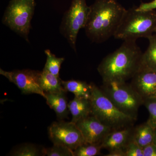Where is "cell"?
<instances>
[{
  "label": "cell",
  "mask_w": 156,
  "mask_h": 156,
  "mask_svg": "<svg viewBox=\"0 0 156 156\" xmlns=\"http://www.w3.org/2000/svg\"><path fill=\"white\" fill-rule=\"evenodd\" d=\"M136 10L140 11H154L156 9V0L147 3H141L138 7H136Z\"/></svg>",
  "instance_id": "d4e9b609"
},
{
  "label": "cell",
  "mask_w": 156,
  "mask_h": 156,
  "mask_svg": "<svg viewBox=\"0 0 156 156\" xmlns=\"http://www.w3.org/2000/svg\"><path fill=\"white\" fill-rule=\"evenodd\" d=\"M133 129L131 126L111 131L101 143V147L109 151L117 149H124L131 140Z\"/></svg>",
  "instance_id": "7c38bea8"
},
{
  "label": "cell",
  "mask_w": 156,
  "mask_h": 156,
  "mask_svg": "<svg viewBox=\"0 0 156 156\" xmlns=\"http://www.w3.org/2000/svg\"><path fill=\"white\" fill-rule=\"evenodd\" d=\"M48 133L53 144L63 146L73 151L85 143L81 131L71 122H54L48 128Z\"/></svg>",
  "instance_id": "ba28073f"
},
{
  "label": "cell",
  "mask_w": 156,
  "mask_h": 156,
  "mask_svg": "<svg viewBox=\"0 0 156 156\" xmlns=\"http://www.w3.org/2000/svg\"><path fill=\"white\" fill-rule=\"evenodd\" d=\"M144 156H156V145L151 144L143 148Z\"/></svg>",
  "instance_id": "484cf974"
},
{
  "label": "cell",
  "mask_w": 156,
  "mask_h": 156,
  "mask_svg": "<svg viewBox=\"0 0 156 156\" xmlns=\"http://www.w3.org/2000/svg\"><path fill=\"white\" fill-rule=\"evenodd\" d=\"M41 72L29 69L5 71L1 69L0 74L13 83L24 94H38L44 98L45 92L39 84Z\"/></svg>",
  "instance_id": "9c48e42d"
},
{
  "label": "cell",
  "mask_w": 156,
  "mask_h": 156,
  "mask_svg": "<svg viewBox=\"0 0 156 156\" xmlns=\"http://www.w3.org/2000/svg\"><path fill=\"white\" fill-rule=\"evenodd\" d=\"M44 147H40L33 144L26 143L18 146L11 151L9 155L13 156H44Z\"/></svg>",
  "instance_id": "d6986e66"
},
{
  "label": "cell",
  "mask_w": 156,
  "mask_h": 156,
  "mask_svg": "<svg viewBox=\"0 0 156 156\" xmlns=\"http://www.w3.org/2000/svg\"><path fill=\"white\" fill-rule=\"evenodd\" d=\"M155 130V129L146 122L133 128L131 140L143 148L153 143Z\"/></svg>",
  "instance_id": "9a60e30c"
},
{
  "label": "cell",
  "mask_w": 156,
  "mask_h": 156,
  "mask_svg": "<svg viewBox=\"0 0 156 156\" xmlns=\"http://www.w3.org/2000/svg\"><path fill=\"white\" fill-rule=\"evenodd\" d=\"M148 47L143 53L140 67L145 68L156 72V34L148 38Z\"/></svg>",
  "instance_id": "ac0fdd59"
},
{
  "label": "cell",
  "mask_w": 156,
  "mask_h": 156,
  "mask_svg": "<svg viewBox=\"0 0 156 156\" xmlns=\"http://www.w3.org/2000/svg\"><path fill=\"white\" fill-rule=\"evenodd\" d=\"M156 29V11H138L134 7L126 10L114 37L124 41H136L140 38H148Z\"/></svg>",
  "instance_id": "3957f363"
},
{
  "label": "cell",
  "mask_w": 156,
  "mask_h": 156,
  "mask_svg": "<svg viewBox=\"0 0 156 156\" xmlns=\"http://www.w3.org/2000/svg\"><path fill=\"white\" fill-rule=\"evenodd\" d=\"M101 144L85 143L73 151V156H94L100 154Z\"/></svg>",
  "instance_id": "44dd1931"
},
{
  "label": "cell",
  "mask_w": 156,
  "mask_h": 156,
  "mask_svg": "<svg viewBox=\"0 0 156 156\" xmlns=\"http://www.w3.org/2000/svg\"><path fill=\"white\" fill-rule=\"evenodd\" d=\"M35 7V0H11L3 16V23L27 39Z\"/></svg>",
  "instance_id": "8992f818"
},
{
  "label": "cell",
  "mask_w": 156,
  "mask_h": 156,
  "mask_svg": "<svg viewBox=\"0 0 156 156\" xmlns=\"http://www.w3.org/2000/svg\"><path fill=\"white\" fill-rule=\"evenodd\" d=\"M144 105L149 113V117L147 122L153 128L156 129V99H150L144 102Z\"/></svg>",
  "instance_id": "603a6c76"
},
{
  "label": "cell",
  "mask_w": 156,
  "mask_h": 156,
  "mask_svg": "<svg viewBox=\"0 0 156 156\" xmlns=\"http://www.w3.org/2000/svg\"><path fill=\"white\" fill-rule=\"evenodd\" d=\"M45 53L47 56V61L44 69L59 77V70L65 58L56 57L49 50H45Z\"/></svg>",
  "instance_id": "ffe728a7"
},
{
  "label": "cell",
  "mask_w": 156,
  "mask_h": 156,
  "mask_svg": "<svg viewBox=\"0 0 156 156\" xmlns=\"http://www.w3.org/2000/svg\"><path fill=\"white\" fill-rule=\"evenodd\" d=\"M39 84L45 93H55L66 92L62 86L60 78L44 69L41 72Z\"/></svg>",
  "instance_id": "2e32d148"
},
{
  "label": "cell",
  "mask_w": 156,
  "mask_h": 156,
  "mask_svg": "<svg viewBox=\"0 0 156 156\" xmlns=\"http://www.w3.org/2000/svg\"><path fill=\"white\" fill-rule=\"evenodd\" d=\"M154 144H156V129L155 130V134L154 136V140H153V143Z\"/></svg>",
  "instance_id": "83f0119b"
},
{
  "label": "cell",
  "mask_w": 156,
  "mask_h": 156,
  "mask_svg": "<svg viewBox=\"0 0 156 156\" xmlns=\"http://www.w3.org/2000/svg\"><path fill=\"white\" fill-rule=\"evenodd\" d=\"M76 125L87 143L101 144L107 134L113 131L92 114L78 121Z\"/></svg>",
  "instance_id": "8fae6325"
},
{
  "label": "cell",
  "mask_w": 156,
  "mask_h": 156,
  "mask_svg": "<svg viewBox=\"0 0 156 156\" xmlns=\"http://www.w3.org/2000/svg\"><path fill=\"white\" fill-rule=\"evenodd\" d=\"M44 156H73V151L68 148L58 144H53L51 147L43 149Z\"/></svg>",
  "instance_id": "7402d4cb"
},
{
  "label": "cell",
  "mask_w": 156,
  "mask_h": 156,
  "mask_svg": "<svg viewBox=\"0 0 156 156\" xmlns=\"http://www.w3.org/2000/svg\"><path fill=\"white\" fill-rule=\"evenodd\" d=\"M130 84L144 102L156 99V72L140 67L131 79Z\"/></svg>",
  "instance_id": "30bf717a"
},
{
  "label": "cell",
  "mask_w": 156,
  "mask_h": 156,
  "mask_svg": "<svg viewBox=\"0 0 156 156\" xmlns=\"http://www.w3.org/2000/svg\"><path fill=\"white\" fill-rule=\"evenodd\" d=\"M62 83L66 92L68 91L73 93L75 97L91 99L93 84H89L86 82L76 80H62Z\"/></svg>",
  "instance_id": "e0dca14e"
},
{
  "label": "cell",
  "mask_w": 156,
  "mask_h": 156,
  "mask_svg": "<svg viewBox=\"0 0 156 156\" xmlns=\"http://www.w3.org/2000/svg\"><path fill=\"white\" fill-rule=\"evenodd\" d=\"M155 34H156V29L155 31Z\"/></svg>",
  "instance_id": "f1b7e54d"
},
{
  "label": "cell",
  "mask_w": 156,
  "mask_h": 156,
  "mask_svg": "<svg viewBox=\"0 0 156 156\" xmlns=\"http://www.w3.org/2000/svg\"><path fill=\"white\" fill-rule=\"evenodd\" d=\"M89 12L86 0H73L62 21L60 32L75 51L78 33L87 25Z\"/></svg>",
  "instance_id": "52a82bcc"
},
{
  "label": "cell",
  "mask_w": 156,
  "mask_h": 156,
  "mask_svg": "<svg viewBox=\"0 0 156 156\" xmlns=\"http://www.w3.org/2000/svg\"><path fill=\"white\" fill-rule=\"evenodd\" d=\"M121 111L137 119L140 107L144 101L130 84L125 81L103 82L100 88Z\"/></svg>",
  "instance_id": "5b68a950"
},
{
  "label": "cell",
  "mask_w": 156,
  "mask_h": 156,
  "mask_svg": "<svg viewBox=\"0 0 156 156\" xmlns=\"http://www.w3.org/2000/svg\"><path fill=\"white\" fill-rule=\"evenodd\" d=\"M66 92L45 93L44 98L47 101V104L50 108L54 111L59 120L67 118L69 112L67 98L66 96Z\"/></svg>",
  "instance_id": "4fadbf2b"
},
{
  "label": "cell",
  "mask_w": 156,
  "mask_h": 156,
  "mask_svg": "<svg viewBox=\"0 0 156 156\" xmlns=\"http://www.w3.org/2000/svg\"><path fill=\"white\" fill-rule=\"evenodd\" d=\"M89 7L84 28L87 36L98 43L114 37L127 10L116 0H95Z\"/></svg>",
  "instance_id": "6da1fadb"
},
{
  "label": "cell",
  "mask_w": 156,
  "mask_h": 156,
  "mask_svg": "<svg viewBox=\"0 0 156 156\" xmlns=\"http://www.w3.org/2000/svg\"><path fill=\"white\" fill-rule=\"evenodd\" d=\"M69 109L72 115L71 122L76 124L78 121L92 114L91 100L75 97L68 104Z\"/></svg>",
  "instance_id": "5bb4252c"
},
{
  "label": "cell",
  "mask_w": 156,
  "mask_h": 156,
  "mask_svg": "<svg viewBox=\"0 0 156 156\" xmlns=\"http://www.w3.org/2000/svg\"><path fill=\"white\" fill-rule=\"evenodd\" d=\"M136 41H126L102 59L98 67L102 82L132 79L141 66L143 53Z\"/></svg>",
  "instance_id": "7a4b0ae2"
},
{
  "label": "cell",
  "mask_w": 156,
  "mask_h": 156,
  "mask_svg": "<svg viewBox=\"0 0 156 156\" xmlns=\"http://www.w3.org/2000/svg\"><path fill=\"white\" fill-rule=\"evenodd\" d=\"M106 156H126V152L124 149H117L109 151Z\"/></svg>",
  "instance_id": "4316f807"
},
{
  "label": "cell",
  "mask_w": 156,
  "mask_h": 156,
  "mask_svg": "<svg viewBox=\"0 0 156 156\" xmlns=\"http://www.w3.org/2000/svg\"><path fill=\"white\" fill-rule=\"evenodd\" d=\"M124 150L126 156H144L143 148L131 140L126 146Z\"/></svg>",
  "instance_id": "cb8c5ba5"
},
{
  "label": "cell",
  "mask_w": 156,
  "mask_h": 156,
  "mask_svg": "<svg viewBox=\"0 0 156 156\" xmlns=\"http://www.w3.org/2000/svg\"><path fill=\"white\" fill-rule=\"evenodd\" d=\"M92 114L105 126L116 130L131 127L136 120L121 111L93 84L91 99Z\"/></svg>",
  "instance_id": "277c9868"
}]
</instances>
